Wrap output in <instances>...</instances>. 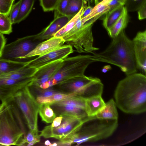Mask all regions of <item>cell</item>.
Returning <instances> with one entry per match:
<instances>
[{"label": "cell", "instance_id": "ffe728a7", "mask_svg": "<svg viewBox=\"0 0 146 146\" xmlns=\"http://www.w3.org/2000/svg\"><path fill=\"white\" fill-rule=\"evenodd\" d=\"M97 118L105 119H117L118 113L116 106L113 99H111L105 103L103 108L97 113Z\"/></svg>", "mask_w": 146, "mask_h": 146}, {"label": "cell", "instance_id": "484cf974", "mask_svg": "<svg viewBox=\"0 0 146 146\" xmlns=\"http://www.w3.org/2000/svg\"><path fill=\"white\" fill-rule=\"evenodd\" d=\"M35 0H21L19 11L14 24L19 23L25 19L31 12Z\"/></svg>", "mask_w": 146, "mask_h": 146}, {"label": "cell", "instance_id": "ee69618b", "mask_svg": "<svg viewBox=\"0 0 146 146\" xmlns=\"http://www.w3.org/2000/svg\"><path fill=\"white\" fill-rule=\"evenodd\" d=\"M44 144L45 145H48V146H50L51 143L50 142V141L47 140L44 143Z\"/></svg>", "mask_w": 146, "mask_h": 146}, {"label": "cell", "instance_id": "9a60e30c", "mask_svg": "<svg viewBox=\"0 0 146 146\" xmlns=\"http://www.w3.org/2000/svg\"><path fill=\"white\" fill-rule=\"evenodd\" d=\"M64 43L65 41L62 37L53 36L40 42L32 51L23 59L44 54L63 46Z\"/></svg>", "mask_w": 146, "mask_h": 146}, {"label": "cell", "instance_id": "9c48e42d", "mask_svg": "<svg viewBox=\"0 0 146 146\" xmlns=\"http://www.w3.org/2000/svg\"><path fill=\"white\" fill-rule=\"evenodd\" d=\"M48 104L56 116L67 115L80 119L88 116L85 109V99L76 95L63 101Z\"/></svg>", "mask_w": 146, "mask_h": 146}, {"label": "cell", "instance_id": "c3c4849f", "mask_svg": "<svg viewBox=\"0 0 146 146\" xmlns=\"http://www.w3.org/2000/svg\"></svg>", "mask_w": 146, "mask_h": 146}, {"label": "cell", "instance_id": "4dcf8cb0", "mask_svg": "<svg viewBox=\"0 0 146 146\" xmlns=\"http://www.w3.org/2000/svg\"><path fill=\"white\" fill-rule=\"evenodd\" d=\"M145 3L146 0H126L123 5L128 12H133L137 11Z\"/></svg>", "mask_w": 146, "mask_h": 146}, {"label": "cell", "instance_id": "bcb514c9", "mask_svg": "<svg viewBox=\"0 0 146 146\" xmlns=\"http://www.w3.org/2000/svg\"><path fill=\"white\" fill-rule=\"evenodd\" d=\"M119 3L122 5H124L126 0H118Z\"/></svg>", "mask_w": 146, "mask_h": 146}, {"label": "cell", "instance_id": "5b68a950", "mask_svg": "<svg viewBox=\"0 0 146 146\" xmlns=\"http://www.w3.org/2000/svg\"><path fill=\"white\" fill-rule=\"evenodd\" d=\"M118 125L117 119L97 118L90 117L81 128L75 133L74 143L94 142L106 139L112 135Z\"/></svg>", "mask_w": 146, "mask_h": 146}, {"label": "cell", "instance_id": "d4e9b609", "mask_svg": "<svg viewBox=\"0 0 146 146\" xmlns=\"http://www.w3.org/2000/svg\"><path fill=\"white\" fill-rule=\"evenodd\" d=\"M76 95H78L75 93L67 94L58 92L48 97L38 96L36 99L40 104H50L61 101Z\"/></svg>", "mask_w": 146, "mask_h": 146}, {"label": "cell", "instance_id": "60d3db41", "mask_svg": "<svg viewBox=\"0 0 146 146\" xmlns=\"http://www.w3.org/2000/svg\"><path fill=\"white\" fill-rule=\"evenodd\" d=\"M111 68L110 65H106L105 66L102 70V72L105 73L107 72L109 70H111Z\"/></svg>", "mask_w": 146, "mask_h": 146}, {"label": "cell", "instance_id": "ac0fdd59", "mask_svg": "<svg viewBox=\"0 0 146 146\" xmlns=\"http://www.w3.org/2000/svg\"><path fill=\"white\" fill-rule=\"evenodd\" d=\"M111 0H103L93 7L91 13L81 18L83 23L88 25L93 24L103 15L109 11V3Z\"/></svg>", "mask_w": 146, "mask_h": 146}, {"label": "cell", "instance_id": "f6af8a7d", "mask_svg": "<svg viewBox=\"0 0 146 146\" xmlns=\"http://www.w3.org/2000/svg\"><path fill=\"white\" fill-rule=\"evenodd\" d=\"M103 0H95L94 1V4L95 5H96Z\"/></svg>", "mask_w": 146, "mask_h": 146}, {"label": "cell", "instance_id": "836d02e7", "mask_svg": "<svg viewBox=\"0 0 146 146\" xmlns=\"http://www.w3.org/2000/svg\"><path fill=\"white\" fill-rule=\"evenodd\" d=\"M59 0H40V5L45 12L54 10Z\"/></svg>", "mask_w": 146, "mask_h": 146}, {"label": "cell", "instance_id": "7dc6e473", "mask_svg": "<svg viewBox=\"0 0 146 146\" xmlns=\"http://www.w3.org/2000/svg\"><path fill=\"white\" fill-rule=\"evenodd\" d=\"M58 145V144L57 143H54L52 144H50V146H57Z\"/></svg>", "mask_w": 146, "mask_h": 146}, {"label": "cell", "instance_id": "1f68e13d", "mask_svg": "<svg viewBox=\"0 0 146 146\" xmlns=\"http://www.w3.org/2000/svg\"><path fill=\"white\" fill-rule=\"evenodd\" d=\"M70 0H59L54 9V17L65 15Z\"/></svg>", "mask_w": 146, "mask_h": 146}, {"label": "cell", "instance_id": "8d00e7d4", "mask_svg": "<svg viewBox=\"0 0 146 146\" xmlns=\"http://www.w3.org/2000/svg\"><path fill=\"white\" fill-rule=\"evenodd\" d=\"M6 39L3 35V34L0 32V58L6 45Z\"/></svg>", "mask_w": 146, "mask_h": 146}, {"label": "cell", "instance_id": "b9f144b4", "mask_svg": "<svg viewBox=\"0 0 146 146\" xmlns=\"http://www.w3.org/2000/svg\"><path fill=\"white\" fill-rule=\"evenodd\" d=\"M7 104V102H2L0 104V114L2 112Z\"/></svg>", "mask_w": 146, "mask_h": 146}, {"label": "cell", "instance_id": "e575fe53", "mask_svg": "<svg viewBox=\"0 0 146 146\" xmlns=\"http://www.w3.org/2000/svg\"><path fill=\"white\" fill-rule=\"evenodd\" d=\"M21 2V0H19L16 3L13 5L11 7L9 17L12 24H14L19 14Z\"/></svg>", "mask_w": 146, "mask_h": 146}, {"label": "cell", "instance_id": "603a6c76", "mask_svg": "<svg viewBox=\"0 0 146 146\" xmlns=\"http://www.w3.org/2000/svg\"><path fill=\"white\" fill-rule=\"evenodd\" d=\"M27 62H21L0 58V76L27 66Z\"/></svg>", "mask_w": 146, "mask_h": 146}, {"label": "cell", "instance_id": "7402d4cb", "mask_svg": "<svg viewBox=\"0 0 146 146\" xmlns=\"http://www.w3.org/2000/svg\"><path fill=\"white\" fill-rule=\"evenodd\" d=\"M37 69L26 66L11 72L0 76L3 78L19 80L26 79L32 77Z\"/></svg>", "mask_w": 146, "mask_h": 146}, {"label": "cell", "instance_id": "5bb4252c", "mask_svg": "<svg viewBox=\"0 0 146 146\" xmlns=\"http://www.w3.org/2000/svg\"><path fill=\"white\" fill-rule=\"evenodd\" d=\"M132 41L137 69L146 75V30L138 32Z\"/></svg>", "mask_w": 146, "mask_h": 146}, {"label": "cell", "instance_id": "f35d334b", "mask_svg": "<svg viewBox=\"0 0 146 146\" xmlns=\"http://www.w3.org/2000/svg\"><path fill=\"white\" fill-rule=\"evenodd\" d=\"M62 118V115L56 116L50 125L52 127H56L58 126L61 122Z\"/></svg>", "mask_w": 146, "mask_h": 146}, {"label": "cell", "instance_id": "7a4b0ae2", "mask_svg": "<svg viewBox=\"0 0 146 146\" xmlns=\"http://www.w3.org/2000/svg\"><path fill=\"white\" fill-rule=\"evenodd\" d=\"M112 39L105 50L92 53L97 62L117 66L126 76L137 72V68L132 40L127 36L124 30Z\"/></svg>", "mask_w": 146, "mask_h": 146}, {"label": "cell", "instance_id": "83f0119b", "mask_svg": "<svg viewBox=\"0 0 146 146\" xmlns=\"http://www.w3.org/2000/svg\"><path fill=\"white\" fill-rule=\"evenodd\" d=\"M86 0H70L65 15L72 18L80 11L84 6L87 7Z\"/></svg>", "mask_w": 146, "mask_h": 146}, {"label": "cell", "instance_id": "52a82bcc", "mask_svg": "<svg viewBox=\"0 0 146 146\" xmlns=\"http://www.w3.org/2000/svg\"><path fill=\"white\" fill-rule=\"evenodd\" d=\"M9 101L13 103L21 112L29 130L38 133V116L40 104L27 85L16 93Z\"/></svg>", "mask_w": 146, "mask_h": 146}, {"label": "cell", "instance_id": "8fae6325", "mask_svg": "<svg viewBox=\"0 0 146 146\" xmlns=\"http://www.w3.org/2000/svg\"><path fill=\"white\" fill-rule=\"evenodd\" d=\"M98 78L84 75L71 78L51 87L60 92L75 93L83 97L90 85Z\"/></svg>", "mask_w": 146, "mask_h": 146}, {"label": "cell", "instance_id": "44dd1931", "mask_svg": "<svg viewBox=\"0 0 146 146\" xmlns=\"http://www.w3.org/2000/svg\"><path fill=\"white\" fill-rule=\"evenodd\" d=\"M126 9L123 5H120L106 14L103 25L107 31L114 24Z\"/></svg>", "mask_w": 146, "mask_h": 146}, {"label": "cell", "instance_id": "ab89813d", "mask_svg": "<svg viewBox=\"0 0 146 146\" xmlns=\"http://www.w3.org/2000/svg\"><path fill=\"white\" fill-rule=\"evenodd\" d=\"M93 7L91 6H88L84 9L81 18H84L88 15L91 12Z\"/></svg>", "mask_w": 146, "mask_h": 146}, {"label": "cell", "instance_id": "cb8c5ba5", "mask_svg": "<svg viewBox=\"0 0 146 146\" xmlns=\"http://www.w3.org/2000/svg\"><path fill=\"white\" fill-rule=\"evenodd\" d=\"M128 12L126 9L119 19L107 32L112 38L117 36L126 27L129 21Z\"/></svg>", "mask_w": 146, "mask_h": 146}, {"label": "cell", "instance_id": "7bdbcfd3", "mask_svg": "<svg viewBox=\"0 0 146 146\" xmlns=\"http://www.w3.org/2000/svg\"><path fill=\"white\" fill-rule=\"evenodd\" d=\"M88 4V6H90V5L94 1V2L95 0H86Z\"/></svg>", "mask_w": 146, "mask_h": 146}, {"label": "cell", "instance_id": "4316f807", "mask_svg": "<svg viewBox=\"0 0 146 146\" xmlns=\"http://www.w3.org/2000/svg\"><path fill=\"white\" fill-rule=\"evenodd\" d=\"M38 113L42 120L47 123H52L56 117L52 109L48 104H40Z\"/></svg>", "mask_w": 146, "mask_h": 146}, {"label": "cell", "instance_id": "277c9868", "mask_svg": "<svg viewBox=\"0 0 146 146\" xmlns=\"http://www.w3.org/2000/svg\"><path fill=\"white\" fill-rule=\"evenodd\" d=\"M19 114L13 103L7 102L0 114V145H22L26 134Z\"/></svg>", "mask_w": 146, "mask_h": 146}, {"label": "cell", "instance_id": "8992f818", "mask_svg": "<svg viewBox=\"0 0 146 146\" xmlns=\"http://www.w3.org/2000/svg\"><path fill=\"white\" fill-rule=\"evenodd\" d=\"M97 62L93 54L67 57L62 60L61 65L53 77L44 83L50 88L71 78L84 75L88 66Z\"/></svg>", "mask_w": 146, "mask_h": 146}, {"label": "cell", "instance_id": "ba28073f", "mask_svg": "<svg viewBox=\"0 0 146 146\" xmlns=\"http://www.w3.org/2000/svg\"><path fill=\"white\" fill-rule=\"evenodd\" d=\"M62 116L60 124L56 127L50 125L45 127L39 135L45 138H54L60 140L66 136L75 133L81 128L89 117L83 119L67 115Z\"/></svg>", "mask_w": 146, "mask_h": 146}, {"label": "cell", "instance_id": "f546056e", "mask_svg": "<svg viewBox=\"0 0 146 146\" xmlns=\"http://www.w3.org/2000/svg\"><path fill=\"white\" fill-rule=\"evenodd\" d=\"M40 136L35 132L29 130L24 138L22 146H32L40 141Z\"/></svg>", "mask_w": 146, "mask_h": 146}, {"label": "cell", "instance_id": "f1b7e54d", "mask_svg": "<svg viewBox=\"0 0 146 146\" xmlns=\"http://www.w3.org/2000/svg\"><path fill=\"white\" fill-rule=\"evenodd\" d=\"M12 24L8 16L0 13V32L9 34L12 32Z\"/></svg>", "mask_w": 146, "mask_h": 146}, {"label": "cell", "instance_id": "d6986e66", "mask_svg": "<svg viewBox=\"0 0 146 146\" xmlns=\"http://www.w3.org/2000/svg\"><path fill=\"white\" fill-rule=\"evenodd\" d=\"M102 95L96 96L85 99V109L88 116L93 117L104 106L105 103Z\"/></svg>", "mask_w": 146, "mask_h": 146}, {"label": "cell", "instance_id": "7c38bea8", "mask_svg": "<svg viewBox=\"0 0 146 146\" xmlns=\"http://www.w3.org/2000/svg\"><path fill=\"white\" fill-rule=\"evenodd\" d=\"M72 47L65 45L27 62V66L38 69L45 65L62 60L73 52Z\"/></svg>", "mask_w": 146, "mask_h": 146}, {"label": "cell", "instance_id": "4fadbf2b", "mask_svg": "<svg viewBox=\"0 0 146 146\" xmlns=\"http://www.w3.org/2000/svg\"><path fill=\"white\" fill-rule=\"evenodd\" d=\"M33 80L31 77L15 80L0 77V100L8 102L18 91L27 86Z\"/></svg>", "mask_w": 146, "mask_h": 146}, {"label": "cell", "instance_id": "e0dca14e", "mask_svg": "<svg viewBox=\"0 0 146 146\" xmlns=\"http://www.w3.org/2000/svg\"><path fill=\"white\" fill-rule=\"evenodd\" d=\"M72 18L65 15L54 17L53 20L47 27L39 33L34 35L35 39L41 42L53 37Z\"/></svg>", "mask_w": 146, "mask_h": 146}, {"label": "cell", "instance_id": "2e32d148", "mask_svg": "<svg viewBox=\"0 0 146 146\" xmlns=\"http://www.w3.org/2000/svg\"><path fill=\"white\" fill-rule=\"evenodd\" d=\"M62 60L54 62L37 69L33 76L32 82L39 86L49 80L55 75L60 67Z\"/></svg>", "mask_w": 146, "mask_h": 146}, {"label": "cell", "instance_id": "6da1fadb", "mask_svg": "<svg viewBox=\"0 0 146 146\" xmlns=\"http://www.w3.org/2000/svg\"><path fill=\"white\" fill-rule=\"evenodd\" d=\"M118 108L127 113L137 114L146 111V76L137 72L126 76L118 83L114 93Z\"/></svg>", "mask_w": 146, "mask_h": 146}, {"label": "cell", "instance_id": "d6a6232c", "mask_svg": "<svg viewBox=\"0 0 146 146\" xmlns=\"http://www.w3.org/2000/svg\"><path fill=\"white\" fill-rule=\"evenodd\" d=\"M15 0H0V13L9 15Z\"/></svg>", "mask_w": 146, "mask_h": 146}, {"label": "cell", "instance_id": "74e56055", "mask_svg": "<svg viewBox=\"0 0 146 146\" xmlns=\"http://www.w3.org/2000/svg\"><path fill=\"white\" fill-rule=\"evenodd\" d=\"M121 5L118 0H111L109 3V11Z\"/></svg>", "mask_w": 146, "mask_h": 146}, {"label": "cell", "instance_id": "d590c367", "mask_svg": "<svg viewBox=\"0 0 146 146\" xmlns=\"http://www.w3.org/2000/svg\"><path fill=\"white\" fill-rule=\"evenodd\" d=\"M138 11V18L139 20H142L146 18V3L143 5Z\"/></svg>", "mask_w": 146, "mask_h": 146}, {"label": "cell", "instance_id": "30bf717a", "mask_svg": "<svg viewBox=\"0 0 146 146\" xmlns=\"http://www.w3.org/2000/svg\"><path fill=\"white\" fill-rule=\"evenodd\" d=\"M40 42L35 39L34 35L19 38L5 45L0 58L13 60L22 59Z\"/></svg>", "mask_w": 146, "mask_h": 146}, {"label": "cell", "instance_id": "3957f363", "mask_svg": "<svg viewBox=\"0 0 146 146\" xmlns=\"http://www.w3.org/2000/svg\"><path fill=\"white\" fill-rule=\"evenodd\" d=\"M86 8L85 6L83 7L77 14L53 36L62 37L67 44L74 47L79 53L92 54L99 48L93 46L92 25H86L81 19V16Z\"/></svg>", "mask_w": 146, "mask_h": 146}]
</instances>
